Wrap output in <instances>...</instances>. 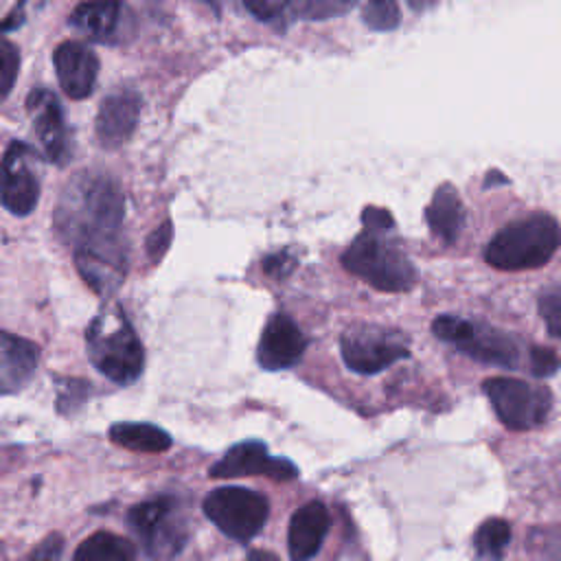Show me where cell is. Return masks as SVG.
<instances>
[{
  "instance_id": "6da1fadb",
  "label": "cell",
  "mask_w": 561,
  "mask_h": 561,
  "mask_svg": "<svg viewBox=\"0 0 561 561\" xmlns=\"http://www.w3.org/2000/svg\"><path fill=\"white\" fill-rule=\"evenodd\" d=\"M125 215L123 195L105 175L81 173L68 182L57 213L55 226L75 248L123 239L121 224Z\"/></svg>"
},
{
  "instance_id": "7a4b0ae2",
  "label": "cell",
  "mask_w": 561,
  "mask_h": 561,
  "mask_svg": "<svg viewBox=\"0 0 561 561\" xmlns=\"http://www.w3.org/2000/svg\"><path fill=\"white\" fill-rule=\"evenodd\" d=\"M85 348L94 368L114 383H131L145 368L142 344L127 320L116 307H103L85 331Z\"/></svg>"
},
{
  "instance_id": "3957f363",
  "label": "cell",
  "mask_w": 561,
  "mask_h": 561,
  "mask_svg": "<svg viewBox=\"0 0 561 561\" xmlns=\"http://www.w3.org/2000/svg\"><path fill=\"white\" fill-rule=\"evenodd\" d=\"M561 245V226L548 213H533L500 228L484 250V261L504 272L546 265Z\"/></svg>"
},
{
  "instance_id": "277c9868",
  "label": "cell",
  "mask_w": 561,
  "mask_h": 561,
  "mask_svg": "<svg viewBox=\"0 0 561 561\" xmlns=\"http://www.w3.org/2000/svg\"><path fill=\"white\" fill-rule=\"evenodd\" d=\"M342 265L379 291H408L419 280L414 263L381 232L364 230L342 254Z\"/></svg>"
},
{
  "instance_id": "5b68a950",
  "label": "cell",
  "mask_w": 561,
  "mask_h": 561,
  "mask_svg": "<svg viewBox=\"0 0 561 561\" xmlns=\"http://www.w3.org/2000/svg\"><path fill=\"white\" fill-rule=\"evenodd\" d=\"M432 331L438 340L454 344L458 351L473 357L476 362L495 364L504 368H515L519 364L517 342L493 327L473 324L456 316H438L432 322Z\"/></svg>"
},
{
  "instance_id": "8992f818",
  "label": "cell",
  "mask_w": 561,
  "mask_h": 561,
  "mask_svg": "<svg viewBox=\"0 0 561 561\" xmlns=\"http://www.w3.org/2000/svg\"><path fill=\"white\" fill-rule=\"evenodd\" d=\"M206 517L230 539L250 541L267 522V500L243 486H219L204 500Z\"/></svg>"
},
{
  "instance_id": "52a82bcc",
  "label": "cell",
  "mask_w": 561,
  "mask_h": 561,
  "mask_svg": "<svg viewBox=\"0 0 561 561\" xmlns=\"http://www.w3.org/2000/svg\"><path fill=\"white\" fill-rule=\"evenodd\" d=\"M344 364L359 375H375L410 355L401 331L379 324H355L340 337Z\"/></svg>"
},
{
  "instance_id": "ba28073f",
  "label": "cell",
  "mask_w": 561,
  "mask_h": 561,
  "mask_svg": "<svg viewBox=\"0 0 561 561\" xmlns=\"http://www.w3.org/2000/svg\"><path fill=\"white\" fill-rule=\"evenodd\" d=\"M497 419L511 430H530L550 412L552 397L543 386H533L524 379L491 377L482 383Z\"/></svg>"
},
{
  "instance_id": "9c48e42d",
  "label": "cell",
  "mask_w": 561,
  "mask_h": 561,
  "mask_svg": "<svg viewBox=\"0 0 561 561\" xmlns=\"http://www.w3.org/2000/svg\"><path fill=\"white\" fill-rule=\"evenodd\" d=\"M127 519L149 557H171L186 539L184 519L175 497L162 495L140 502L131 506Z\"/></svg>"
},
{
  "instance_id": "30bf717a",
  "label": "cell",
  "mask_w": 561,
  "mask_h": 561,
  "mask_svg": "<svg viewBox=\"0 0 561 561\" xmlns=\"http://www.w3.org/2000/svg\"><path fill=\"white\" fill-rule=\"evenodd\" d=\"M31 147L13 140L0 164V204L18 217L33 213L39 199V180L31 167Z\"/></svg>"
},
{
  "instance_id": "8fae6325",
  "label": "cell",
  "mask_w": 561,
  "mask_h": 561,
  "mask_svg": "<svg viewBox=\"0 0 561 561\" xmlns=\"http://www.w3.org/2000/svg\"><path fill=\"white\" fill-rule=\"evenodd\" d=\"M75 265L81 278L96 294L114 291L125 280V274H127L125 239L75 248Z\"/></svg>"
},
{
  "instance_id": "7c38bea8",
  "label": "cell",
  "mask_w": 561,
  "mask_h": 561,
  "mask_svg": "<svg viewBox=\"0 0 561 561\" xmlns=\"http://www.w3.org/2000/svg\"><path fill=\"white\" fill-rule=\"evenodd\" d=\"M208 473L210 478L267 476L274 480H294L298 476V469L287 458H272L263 443L245 440L230 447L224 458L210 467Z\"/></svg>"
},
{
  "instance_id": "4fadbf2b",
  "label": "cell",
  "mask_w": 561,
  "mask_h": 561,
  "mask_svg": "<svg viewBox=\"0 0 561 561\" xmlns=\"http://www.w3.org/2000/svg\"><path fill=\"white\" fill-rule=\"evenodd\" d=\"M305 348L307 340L298 324L285 313H274L261 333L256 359L265 370H283L298 364Z\"/></svg>"
},
{
  "instance_id": "5bb4252c",
  "label": "cell",
  "mask_w": 561,
  "mask_h": 561,
  "mask_svg": "<svg viewBox=\"0 0 561 561\" xmlns=\"http://www.w3.org/2000/svg\"><path fill=\"white\" fill-rule=\"evenodd\" d=\"M26 110L46 158L55 164H64L68 160V138L64 112L55 94L48 90H33L26 99Z\"/></svg>"
},
{
  "instance_id": "9a60e30c",
  "label": "cell",
  "mask_w": 561,
  "mask_h": 561,
  "mask_svg": "<svg viewBox=\"0 0 561 561\" xmlns=\"http://www.w3.org/2000/svg\"><path fill=\"white\" fill-rule=\"evenodd\" d=\"M53 61L66 96L79 101L92 94L99 75V59L90 46L79 42H64L57 46Z\"/></svg>"
},
{
  "instance_id": "2e32d148",
  "label": "cell",
  "mask_w": 561,
  "mask_h": 561,
  "mask_svg": "<svg viewBox=\"0 0 561 561\" xmlns=\"http://www.w3.org/2000/svg\"><path fill=\"white\" fill-rule=\"evenodd\" d=\"M140 118V96L134 90H116L103 99L96 114V138L105 149L129 140Z\"/></svg>"
},
{
  "instance_id": "e0dca14e",
  "label": "cell",
  "mask_w": 561,
  "mask_h": 561,
  "mask_svg": "<svg viewBox=\"0 0 561 561\" xmlns=\"http://www.w3.org/2000/svg\"><path fill=\"white\" fill-rule=\"evenodd\" d=\"M331 526L329 511L322 502L302 504L289 519L287 550L291 561H309L318 554Z\"/></svg>"
},
{
  "instance_id": "ac0fdd59",
  "label": "cell",
  "mask_w": 561,
  "mask_h": 561,
  "mask_svg": "<svg viewBox=\"0 0 561 561\" xmlns=\"http://www.w3.org/2000/svg\"><path fill=\"white\" fill-rule=\"evenodd\" d=\"M39 348L13 333L0 331V397L22 390L35 375Z\"/></svg>"
},
{
  "instance_id": "d6986e66",
  "label": "cell",
  "mask_w": 561,
  "mask_h": 561,
  "mask_svg": "<svg viewBox=\"0 0 561 561\" xmlns=\"http://www.w3.org/2000/svg\"><path fill=\"white\" fill-rule=\"evenodd\" d=\"M425 219H427L430 230L436 237H440L443 241L454 243L458 239V234L465 226V208H462L458 191L449 182H443L434 191L432 202L425 210Z\"/></svg>"
},
{
  "instance_id": "ffe728a7",
  "label": "cell",
  "mask_w": 561,
  "mask_h": 561,
  "mask_svg": "<svg viewBox=\"0 0 561 561\" xmlns=\"http://www.w3.org/2000/svg\"><path fill=\"white\" fill-rule=\"evenodd\" d=\"M121 0H85L70 13V24L94 39H107L116 33L123 18Z\"/></svg>"
},
{
  "instance_id": "44dd1931",
  "label": "cell",
  "mask_w": 561,
  "mask_h": 561,
  "mask_svg": "<svg viewBox=\"0 0 561 561\" xmlns=\"http://www.w3.org/2000/svg\"><path fill=\"white\" fill-rule=\"evenodd\" d=\"M110 438L118 447L142 454H162L171 447V436L151 423H116L110 427Z\"/></svg>"
},
{
  "instance_id": "7402d4cb",
  "label": "cell",
  "mask_w": 561,
  "mask_h": 561,
  "mask_svg": "<svg viewBox=\"0 0 561 561\" xmlns=\"http://www.w3.org/2000/svg\"><path fill=\"white\" fill-rule=\"evenodd\" d=\"M72 561H136V546L121 535L99 530L79 543Z\"/></svg>"
},
{
  "instance_id": "603a6c76",
  "label": "cell",
  "mask_w": 561,
  "mask_h": 561,
  "mask_svg": "<svg viewBox=\"0 0 561 561\" xmlns=\"http://www.w3.org/2000/svg\"><path fill=\"white\" fill-rule=\"evenodd\" d=\"M508 541H511V526L506 519H500V517L482 522L473 535L476 552L491 561H500L504 557Z\"/></svg>"
},
{
  "instance_id": "cb8c5ba5",
  "label": "cell",
  "mask_w": 561,
  "mask_h": 561,
  "mask_svg": "<svg viewBox=\"0 0 561 561\" xmlns=\"http://www.w3.org/2000/svg\"><path fill=\"white\" fill-rule=\"evenodd\" d=\"M362 18L373 31H392L401 22V11L397 0H366Z\"/></svg>"
},
{
  "instance_id": "d4e9b609",
  "label": "cell",
  "mask_w": 561,
  "mask_h": 561,
  "mask_svg": "<svg viewBox=\"0 0 561 561\" xmlns=\"http://www.w3.org/2000/svg\"><path fill=\"white\" fill-rule=\"evenodd\" d=\"M357 0H296V13L302 20H329L348 13Z\"/></svg>"
},
{
  "instance_id": "484cf974",
  "label": "cell",
  "mask_w": 561,
  "mask_h": 561,
  "mask_svg": "<svg viewBox=\"0 0 561 561\" xmlns=\"http://www.w3.org/2000/svg\"><path fill=\"white\" fill-rule=\"evenodd\" d=\"M539 313L548 327V333L561 337V283L541 291Z\"/></svg>"
},
{
  "instance_id": "4316f807",
  "label": "cell",
  "mask_w": 561,
  "mask_h": 561,
  "mask_svg": "<svg viewBox=\"0 0 561 561\" xmlns=\"http://www.w3.org/2000/svg\"><path fill=\"white\" fill-rule=\"evenodd\" d=\"M18 70H20L18 48L11 42L0 39V99L7 96L9 90L13 88Z\"/></svg>"
},
{
  "instance_id": "83f0119b",
  "label": "cell",
  "mask_w": 561,
  "mask_h": 561,
  "mask_svg": "<svg viewBox=\"0 0 561 561\" xmlns=\"http://www.w3.org/2000/svg\"><path fill=\"white\" fill-rule=\"evenodd\" d=\"M561 366V357L546 346L530 348V370L535 377H550Z\"/></svg>"
},
{
  "instance_id": "f1b7e54d",
  "label": "cell",
  "mask_w": 561,
  "mask_h": 561,
  "mask_svg": "<svg viewBox=\"0 0 561 561\" xmlns=\"http://www.w3.org/2000/svg\"><path fill=\"white\" fill-rule=\"evenodd\" d=\"M64 552V537L59 533L46 535L26 557V561H59Z\"/></svg>"
},
{
  "instance_id": "f546056e",
  "label": "cell",
  "mask_w": 561,
  "mask_h": 561,
  "mask_svg": "<svg viewBox=\"0 0 561 561\" xmlns=\"http://www.w3.org/2000/svg\"><path fill=\"white\" fill-rule=\"evenodd\" d=\"M291 0H243L245 9L261 22H272L276 20Z\"/></svg>"
},
{
  "instance_id": "4dcf8cb0",
  "label": "cell",
  "mask_w": 561,
  "mask_h": 561,
  "mask_svg": "<svg viewBox=\"0 0 561 561\" xmlns=\"http://www.w3.org/2000/svg\"><path fill=\"white\" fill-rule=\"evenodd\" d=\"M362 219H364L366 230H373V232H383V230H390L394 226L390 213L383 210V208H375V206L364 208Z\"/></svg>"
},
{
  "instance_id": "1f68e13d",
  "label": "cell",
  "mask_w": 561,
  "mask_h": 561,
  "mask_svg": "<svg viewBox=\"0 0 561 561\" xmlns=\"http://www.w3.org/2000/svg\"><path fill=\"white\" fill-rule=\"evenodd\" d=\"M24 0H0V31L15 28L22 20Z\"/></svg>"
},
{
  "instance_id": "d6a6232c",
  "label": "cell",
  "mask_w": 561,
  "mask_h": 561,
  "mask_svg": "<svg viewBox=\"0 0 561 561\" xmlns=\"http://www.w3.org/2000/svg\"><path fill=\"white\" fill-rule=\"evenodd\" d=\"M169 243H171V224L167 221V224H164L160 230H156V232L149 237L147 250H149L151 259H153V261H158V259H160V256L167 252Z\"/></svg>"
},
{
  "instance_id": "836d02e7",
  "label": "cell",
  "mask_w": 561,
  "mask_h": 561,
  "mask_svg": "<svg viewBox=\"0 0 561 561\" xmlns=\"http://www.w3.org/2000/svg\"><path fill=\"white\" fill-rule=\"evenodd\" d=\"M294 267V263L289 261L287 254H272L263 261V270L265 274L274 276V278H280L283 274H289V270Z\"/></svg>"
},
{
  "instance_id": "e575fe53",
  "label": "cell",
  "mask_w": 561,
  "mask_h": 561,
  "mask_svg": "<svg viewBox=\"0 0 561 561\" xmlns=\"http://www.w3.org/2000/svg\"><path fill=\"white\" fill-rule=\"evenodd\" d=\"M245 561H278V557L272 554V552H265V550H252L245 557Z\"/></svg>"
},
{
  "instance_id": "d590c367",
  "label": "cell",
  "mask_w": 561,
  "mask_h": 561,
  "mask_svg": "<svg viewBox=\"0 0 561 561\" xmlns=\"http://www.w3.org/2000/svg\"><path fill=\"white\" fill-rule=\"evenodd\" d=\"M427 2H430V0H408V4H410L414 11L425 9V7H427Z\"/></svg>"
},
{
  "instance_id": "8d00e7d4",
  "label": "cell",
  "mask_w": 561,
  "mask_h": 561,
  "mask_svg": "<svg viewBox=\"0 0 561 561\" xmlns=\"http://www.w3.org/2000/svg\"><path fill=\"white\" fill-rule=\"evenodd\" d=\"M202 2H206L215 13H219V7H221V2H219V0H202Z\"/></svg>"
}]
</instances>
